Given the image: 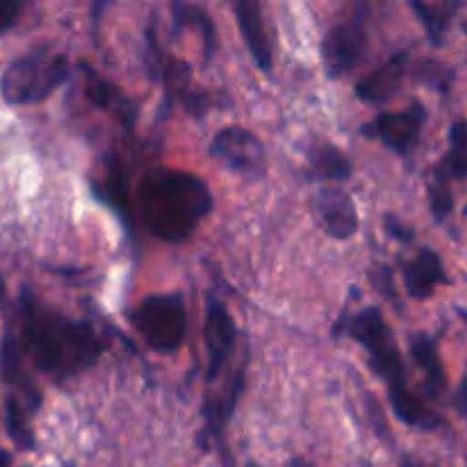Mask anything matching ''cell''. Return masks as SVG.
I'll return each mask as SVG.
<instances>
[{"label":"cell","mask_w":467,"mask_h":467,"mask_svg":"<svg viewBox=\"0 0 467 467\" xmlns=\"http://www.w3.org/2000/svg\"><path fill=\"white\" fill-rule=\"evenodd\" d=\"M235 16L255 67H258L260 71L269 73L274 68V57L267 30H265L263 9H260V5L254 3V0H240V3H235Z\"/></svg>","instance_id":"7c38bea8"},{"label":"cell","mask_w":467,"mask_h":467,"mask_svg":"<svg viewBox=\"0 0 467 467\" xmlns=\"http://www.w3.org/2000/svg\"><path fill=\"white\" fill-rule=\"evenodd\" d=\"M12 465V454L7 450H0V467Z\"/></svg>","instance_id":"4dcf8cb0"},{"label":"cell","mask_w":467,"mask_h":467,"mask_svg":"<svg viewBox=\"0 0 467 467\" xmlns=\"http://www.w3.org/2000/svg\"><path fill=\"white\" fill-rule=\"evenodd\" d=\"M401 278H404L406 292L413 299H429L438 285L447 283L441 255L431 249H422L420 255L406 263L401 269Z\"/></svg>","instance_id":"5bb4252c"},{"label":"cell","mask_w":467,"mask_h":467,"mask_svg":"<svg viewBox=\"0 0 467 467\" xmlns=\"http://www.w3.org/2000/svg\"><path fill=\"white\" fill-rule=\"evenodd\" d=\"M365 53H368V16L365 9L358 7L349 16H342L324 36V68L331 78H342L358 68Z\"/></svg>","instance_id":"8992f818"},{"label":"cell","mask_w":467,"mask_h":467,"mask_svg":"<svg viewBox=\"0 0 467 467\" xmlns=\"http://www.w3.org/2000/svg\"><path fill=\"white\" fill-rule=\"evenodd\" d=\"M173 18H176V26H181V27H187V26L199 27L201 35H203L205 57L213 59L217 39H214V23H213V18L205 14V9L196 7V5L176 3L173 5Z\"/></svg>","instance_id":"7402d4cb"},{"label":"cell","mask_w":467,"mask_h":467,"mask_svg":"<svg viewBox=\"0 0 467 467\" xmlns=\"http://www.w3.org/2000/svg\"><path fill=\"white\" fill-rule=\"evenodd\" d=\"M313 213L319 226L336 240H349L358 233V210L340 187H324L313 196Z\"/></svg>","instance_id":"9c48e42d"},{"label":"cell","mask_w":467,"mask_h":467,"mask_svg":"<svg viewBox=\"0 0 467 467\" xmlns=\"http://www.w3.org/2000/svg\"><path fill=\"white\" fill-rule=\"evenodd\" d=\"M23 12V3L18 0H0V35L16 26Z\"/></svg>","instance_id":"484cf974"},{"label":"cell","mask_w":467,"mask_h":467,"mask_svg":"<svg viewBox=\"0 0 467 467\" xmlns=\"http://www.w3.org/2000/svg\"><path fill=\"white\" fill-rule=\"evenodd\" d=\"M132 324L150 349L176 354L187 336L185 299L178 292L146 296L132 313Z\"/></svg>","instance_id":"5b68a950"},{"label":"cell","mask_w":467,"mask_h":467,"mask_svg":"<svg viewBox=\"0 0 467 467\" xmlns=\"http://www.w3.org/2000/svg\"><path fill=\"white\" fill-rule=\"evenodd\" d=\"M103 203H108L123 222L130 226V213H128V190H126V173H123L121 162L114 155H109L108 173L100 190H94Z\"/></svg>","instance_id":"ac0fdd59"},{"label":"cell","mask_w":467,"mask_h":467,"mask_svg":"<svg viewBox=\"0 0 467 467\" xmlns=\"http://www.w3.org/2000/svg\"><path fill=\"white\" fill-rule=\"evenodd\" d=\"M5 429H7L9 438H12L18 450L32 451L36 447L35 433H32L30 424L26 420V409L14 395H9L7 401H5Z\"/></svg>","instance_id":"44dd1931"},{"label":"cell","mask_w":467,"mask_h":467,"mask_svg":"<svg viewBox=\"0 0 467 467\" xmlns=\"http://www.w3.org/2000/svg\"><path fill=\"white\" fill-rule=\"evenodd\" d=\"M386 233L392 237V240H400V242H413V231L409 226L400 222L395 217H388L386 219Z\"/></svg>","instance_id":"83f0119b"},{"label":"cell","mask_w":467,"mask_h":467,"mask_svg":"<svg viewBox=\"0 0 467 467\" xmlns=\"http://www.w3.org/2000/svg\"><path fill=\"white\" fill-rule=\"evenodd\" d=\"M310 171L327 182H345L351 176V160L336 144H317L310 149Z\"/></svg>","instance_id":"2e32d148"},{"label":"cell","mask_w":467,"mask_h":467,"mask_svg":"<svg viewBox=\"0 0 467 467\" xmlns=\"http://www.w3.org/2000/svg\"><path fill=\"white\" fill-rule=\"evenodd\" d=\"M23 358H26V354H23L18 336L12 328H5L3 340H0V379H3L7 386L16 388V390L21 392L27 409L36 410L41 406V392L39 388L32 383V379L27 377Z\"/></svg>","instance_id":"8fae6325"},{"label":"cell","mask_w":467,"mask_h":467,"mask_svg":"<svg viewBox=\"0 0 467 467\" xmlns=\"http://www.w3.org/2000/svg\"><path fill=\"white\" fill-rule=\"evenodd\" d=\"M413 9L418 12V16L422 18L424 27L431 35L433 41H441V36L445 35L447 26H450V12H445V7H436V5H424V3H413Z\"/></svg>","instance_id":"cb8c5ba5"},{"label":"cell","mask_w":467,"mask_h":467,"mask_svg":"<svg viewBox=\"0 0 467 467\" xmlns=\"http://www.w3.org/2000/svg\"><path fill=\"white\" fill-rule=\"evenodd\" d=\"M21 349L39 372L64 381L89 369L103 354V340L91 324L76 322L67 315L41 306L32 292L18 299Z\"/></svg>","instance_id":"6da1fadb"},{"label":"cell","mask_w":467,"mask_h":467,"mask_svg":"<svg viewBox=\"0 0 467 467\" xmlns=\"http://www.w3.org/2000/svg\"><path fill=\"white\" fill-rule=\"evenodd\" d=\"M368 409H369V418H372V424L377 427L379 436H383V441H388V438H390V429H388L386 415H383V410L379 409V401L374 400L372 395H368Z\"/></svg>","instance_id":"4316f807"},{"label":"cell","mask_w":467,"mask_h":467,"mask_svg":"<svg viewBox=\"0 0 467 467\" xmlns=\"http://www.w3.org/2000/svg\"><path fill=\"white\" fill-rule=\"evenodd\" d=\"M456 409H459V413L467 418V374L463 379V383L459 386V390H456Z\"/></svg>","instance_id":"f1b7e54d"},{"label":"cell","mask_w":467,"mask_h":467,"mask_svg":"<svg viewBox=\"0 0 467 467\" xmlns=\"http://www.w3.org/2000/svg\"><path fill=\"white\" fill-rule=\"evenodd\" d=\"M235 322L219 299H213L205 310V347H208V381L223 369L235 349Z\"/></svg>","instance_id":"30bf717a"},{"label":"cell","mask_w":467,"mask_h":467,"mask_svg":"<svg viewBox=\"0 0 467 467\" xmlns=\"http://www.w3.org/2000/svg\"><path fill=\"white\" fill-rule=\"evenodd\" d=\"M454 210V194H451L450 178L436 171V178L431 182V213L438 222H445L450 213Z\"/></svg>","instance_id":"603a6c76"},{"label":"cell","mask_w":467,"mask_h":467,"mask_svg":"<svg viewBox=\"0 0 467 467\" xmlns=\"http://www.w3.org/2000/svg\"><path fill=\"white\" fill-rule=\"evenodd\" d=\"M80 67L85 68L87 99H89L91 103L99 105V108H105V109L119 108V112H121L123 119H126V114L128 117H132V109H128L130 108V105H128V100L121 99V96L117 94V89H114L108 80H103V78H100L94 68L87 67V64H80Z\"/></svg>","instance_id":"ffe728a7"},{"label":"cell","mask_w":467,"mask_h":467,"mask_svg":"<svg viewBox=\"0 0 467 467\" xmlns=\"http://www.w3.org/2000/svg\"><path fill=\"white\" fill-rule=\"evenodd\" d=\"M415 78H420V80L429 82L433 87H441V89H447L451 73L436 62H422L415 67Z\"/></svg>","instance_id":"d4e9b609"},{"label":"cell","mask_w":467,"mask_h":467,"mask_svg":"<svg viewBox=\"0 0 467 467\" xmlns=\"http://www.w3.org/2000/svg\"><path fill=\"white\" fill-rule=\"evenodd\" d=\"M210 155L237 173H260L267 164V153L258 137L240 126H228L213 137Z\"/></svg>","instance_id":"ba28073f"},{"label":"cell","mask_w":467,"mask_h":467,"mask_svg":"<svg viewBox=\"0 0 467 467\" xmlns=\"http://www.w3.org/2000/svg\"><path fill=\"white\" fill-rule=\"evenodd\" d=\"M5 299H7V292H5V283L0 278V306H5Z\"/></svg>","instance_id":"1f68e13d"},{"label":"cell","mask_w":467,"mask_h":467,"mask_svg":"<svg viewBox=\"0 0 467 467\" xmlns=\"http://www.w3.org/2000/svg\"><path fill=\"white\" fill-rule=\"evenodd\" d=\"M400 467H433V465L424 463V461L415 459V456H404V459H401V465Z\"/></svg>","instance_id":"f546056e"},{"label":"cell","mask_w":467,"mask_h":467,"mask_svg":"<svg viewBox=\"0 0 467 467\" xmlns=\"http://www.w3.org/2000/svg\"><path fill=\"white\" fill-rule=\"evenodd\" d=\"M388 397H390V406L397 418L404 424H409V427L422 429V431H436L442 424L441 418L418 395L409 390V386L390 388Z\"/></svg>","instance_id":"9a60e30c"},{"label":"cell","mask_w":467,"mask_h":467,"mask_svg":"<svg viewBox=\"0 0 467 467\" xmlns=\"http://www.w3.org/2000/svg\"><path fill=\"white\" fill-rule=\"evenodd\" d=\"M141 222L162 242H185L201 219L214 208L213 194L201 178L176 169H153L137 187Z\"/></svg>","instance_id":"7a4b0ae2"},{"label":"cell","mask_w":467,"mask_h":467,"mask_svg":"<svg viewBox=\"0 0 467 467\" xmlns=\"http://www.w3.org/2000/svg\"><path fill=\"white\" fill-rule=\"evenodd\" d=\"M424 121H427V109L422 103H413L404 112H381L372 121L365 123L360 132L369 140L381 141L392 153L406 158L418 146Z\"/></svg>","instance_id":"52a82bcc"},{"label":"cell","mask_w":467,"mask_h":467,"mask_svg":"<svg viewBox=\"0 0 467 467\" xmlns=\"http://www.w3.org/2000/svg\"><path fill=\"white\" fill-rule=\"evenodd\" d=\"M410 356L424 372L429 397H441L442 388H445V372H442L436 342L424 333H418V336L410 337Z\"/></svg>","instance_id":"e0dca14e"},{"label":"cell","mask_w":467,"mask_h":467,"mask_svg":"<svg viewBox=\"0 0 467 467\" xmlns=\"http://www.w3.org/2000/svg\"><path fill=\"white\" fill-rule=\"evenodd\" d=\"M406 67H409L406 53L395 55V57L388 59L386 64L374 68V71L369 73V76H365L363 80H358V85H356V96H358L363 103L369 105L386 103V100H390L392 96L400 91L401 80H404L406 76Z\"/></svg>","instance_id":"4fadbf2b"},{"label":"cell","mask_w":467,"mask_h":467,"mask_svg":"<svg viewBox=\"0 0 467 467\" xmlns=\"http://www.w3.org/2000/svg\"><path fill=\"white\" fill-rule=\"evenodd\" d=\"M71 76V64L64 55L36 53L23 55L5 68L0 91L9 105H35L48 99Z\"/></svg>","instance_id":"3957f363"},{"label":"cell","mask_w":467,"mask_h":467,"mask_svg":"<svg viewBox=\"0 0 467 467\" xmlns=\"http://www.w3.org/2000/svg\"><path fill=\"white\" fill-rule=\"evenodd\" d=\"M450 153L436 167L438 173L451 178H467V123L456 121L450 130Z\"/></svg>","instance_id":"d6986e66"},{"label":"cell","mask_w":467,"mask_h":467,"mask_svg":"<svg viewBox=\"0 0 467 467\" xmlns=\"http://www.w3.org/2000/svg\"><path fill=\"white\" fill-rule=\"evenodd\" d=\"M345 333L354 337L369 356V368L388 388L406 386V368L395 345L390 328L377 306L363 308L354 317L345 319Z\"/></svg>","instance_id":"277c9868"},{"label":"cell","mask_w":467,"mask_h":467,"mask_svg":"<svg viewBox=\"0 0 467 467\" xmlns=\"http://www.w3.org/2000/svg\"><path fill=\"white\" fill-rule=\"evenodd\" d=\"M363 465H365V467H372V465H369V463H363Z\"/></svg>","instance_id":"d6a6232c"}]
</instances>
